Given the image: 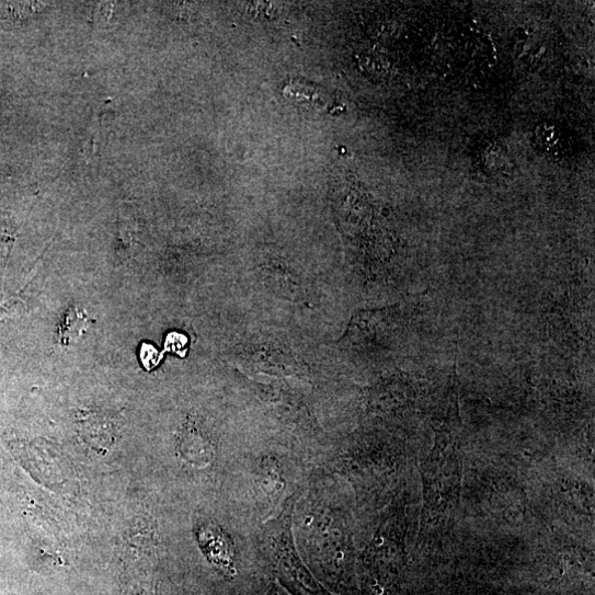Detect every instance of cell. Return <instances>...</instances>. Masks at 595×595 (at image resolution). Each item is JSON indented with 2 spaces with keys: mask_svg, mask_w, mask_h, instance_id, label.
Here are the masks:
<instances>
[{
  "mask_svg": "<svg viewBox=\"0 0 595 595\" xmlns=\"http://www.w3.org/2000/svg\"><path fill=\"white\" fill-rule=\"evenodd\" d=\"M91 320L88 312L80 306H71L65 314L59 327L58 341L61 345H70L78 342L88 331Z\"/></svg>",
  "mask_w": 595,
  "mask_h": 595,
  "instance_id": "6da1fadb",
  "label": "cell"
},
{
  "mask_svg": "<svg viewBox=\"0 0 595 595\" xmlns=\"http://www.w3.org/2000/svg\"><path fill=\"white\" fill-rule=\"evenodd\" d=\"M140 357L147 369L155 367L158 364L156 359H160L156 348L146 343H144L141 346Z\"/></svg>",
  "mask_w": 595,
  "mask_h": 595,
  "instance_id": "7a4b0ae2",
  "label": "cell"
},
{
  "mask_svg": "<svg viewBox=\"0 0 595 595\" xmlns=\"http://www.w3.org/2000/svg\"><path fill=\"white\" fill-rule=\"evenodd\" d=\"M170 344H171L170 348L172 351L179 352L180 350L184 348L186 344V339L182 334L171 333L167 337V345H170Z\"/></svg>",
  "mask_w": 595,
  "mask_h": 595,
  "instance_id": "3957f363",
  "label": "cell"
}]
</instances>
